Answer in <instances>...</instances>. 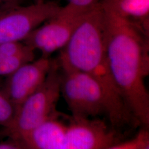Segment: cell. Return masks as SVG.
<instances>
[{
  "label": "cell",
  "mask_w": 149,
  "mask_h": 149,
  "mask_svg": "<svg viewBox=\"0 0 149 149\" xmlns=\"http://www.w3.org/2000/svg\"><path fill=\"white\" fill-rule=\"evenodd\" d=\"M52 63L50 57L42 56L23 65L8 76L2 92L16 109L43 84Z\"/></svg>",
  "instance_id": "cell-8"
},
{
  "label": "cell",
  "mask_w": 149,
  "mask_h": 149,
  "mask_svg": "<svg viewBox=\"0 0 149 149\" xmlns=\"http://www.w3.org/2000/svg\"><path fill=\"white\" fill-rule=\"evenodd\" d=\"M57 62L61 69L83 72L101 86L109 107L108 119L113 126L132 116L118 88L108 61L104 14L101 3L88 11L68 43L60 50Z\"/></svg>",
  "instance_id": "cell-2"
},
{
  "label": "cell",
  "mask_w": 149,
  "mask_h": 149,
  "mask_svg": "<svg viewBox=\"0 0 149 149\" xmlns=\"http://www.w3.org/2000/svg\"><path fill=\"white\" fill-rule=\"evenodd\" d=\"M45 0H36V2H43Z\"/></svg>",
  "instance_id": "cell-17"
},
{
  "label": "cell",
  "mask_w": 149,
  "mask_h": 149,
  "mask_svg": "<svg viewBox=\"0 0 149 149\" xmlns=\"http://www.w3.org/2000/svg\"><path fill=\"white\" fill-rule=\"evenodd\" d=\"M101 3L149 37V0H103Z\"/></svg>",
  "instance_id": "cell-10"
},
{
  "label": "cell",
  "mask_w": 149,
  "mask_h": 149,
  "mask_svg": "<svg viewBox=\"0 0 149 149\" xmlns=\"http://www.w3.org/2000/svg\"><path fill=\"white\" fill-rule=\"evenodd\" d=\"M61 70L53 63L43 84L16 109L13 120L5 129L9 138L18 141L49 118L59 113L56 105L61 96Z\"/></svg>",
  "instance_id": "cell-3"
},
{
  "label": "cell",
  "mask_w": 149,
  "mask_h": 149,
  "mask_svg": "<svg viewBox=\"0 0 149 149\" xmlns=\"http://www.w3.org/2000/svg\"><path fill=\"white\" fill-rule=\"evenodd\" d=\"M35 59V50L23 42L0 44V76H9Z\"/></svg>",
  "instance_id": "cell-11"
},
{
  "label": "cell",
  "mask_w": 149,
  "mask_h": 149,
  "mask_svg": "<svg viewBox=\"0 0 149 149\" xmlns=\"http://www.w3.org/2000/svg\"><path fill=\"white\" fill-rule=\"evenodd\" d=\"M89 10H82L67 4L54 16L32 32L23 41L42 56L50 57L68 43Z\"/></svg>",
  "instance_id": "cell-5"
},
{
  "label": "cell",
  "mask_w": 149,
  "mask_h": 149,
  "mask_svg": "<svg viewBox=\"0 0 149 149\" xmlns=\"http://www.w3.org/2000/svg\"><path fill=\"white\" fill-rule=\"evenodd\" d=\"M16 107L2 91L0 92V125L5 129L12 122L16 113Z\"/></svg>",
  "instance_id": "cell-12"
},
{
  "label": "cell",
  "mask_w": 149,
  "mask_h": 149,
  "mask_svg": "<svg viewBox=\"0 0 149 149\" xmlns=\"http://www.w3.org/2000/svg\"><path fill=\"white\" fill-rule=\"evenodd\" d=\"M0 149H24L19 143L10 139L9 141L0 143Z\"/></svg>",
  "instance_id": "cell-15"
},
{
  "label": "cell",
  "mask_w": 149,
  "mask_h": 149,
  "mask_svg": "<svg viewBox=\"0 0 149 149\" xmlns=\"http://www.w3.org/2000/svg\"><path fill=\"white\" fill-rule=\"evenodd\" d=\"M17 0H2L3 2H13Z\"/></svg>",
  "instance_id": "cell-16"
},
{
  "label": "cell",
  "mask_w": 149,
  "mask_h": 149,
  "mask_svg": "<svg viewBox=\"0 0 149 149\" xmlns=\"http://www.w3.org/2000/svg\"><path fill=\"white\" fill-rule=\"evenodd\" d=\"M60 69L61 95L71 111V117L91 118L105 114L108 118V102L104 91L96 80L81 71Z\"/></svg>",
  "instance_id": "cell-4"
},
{
  "label": "cell",
  "mask_w": 149,
  "mask_h": 149,
  "mask_svg": "<svg viewBox=\"0 0 149 149\" xmlns=\"http://www.w3.org/2000/svg\"><path fill=\"white\" fill-rule=\"evenodd\" d=\"M58 113L16 141L24 149H64L67 123Z\"/></svg>",
  "instance_id": "cell-9"
},
{
  "label": "cell",
  "mask_w": 149,
  "mask_h": 149,
  "mask_svg": "<svg viewBox=\"0 0 149 149\" xmlns=\"http://www.w3.org/2000/svg\"><path fill=\"white\" fill-rule=\"evenodd\" d=\"M103 7L107 55L114 82L132 115L149 124V37L106 6Z\"/></svg>",
  "instance_id": "cell-1"
},
{
  "label": "cell",
  "mask_w": 149,
  "mask_h": 149,
  "mask_svg": "<svg viewBox=\"0 0 149 149\" xmlns=\"http://www.w3.org/2000/svg\"><path fill=\"white\" fill-rule=\"evenodd\" d=\"M64 149H107L114 144L116 135L101 120L71 117Z\"/></svg>",
  "instance_id": "cell-7"
},
{
  "label": "cell",
  "mask_w": 149,
  "mask_h": 149,
  "mask_svg": "<svg viewBox=\"0 0 149 149\" xmlns=\"http://www.w3.org/2000/svg\"><path fill=\"white\" fill-rule=\"evenodd\" d=\"M148 143L149 133L146 130H142L133 138L120 144H113L107 149H143Z\"/></svg>",
  "instance_id": "cell-13"
},
{
  "label": "cell",
  "mask_w": 149,
  "mask_h": 149,
  "mask_svg": "<svg viewBox=\"0 0 149 149\" xmlns=\"http://www.w3.org/2000/svg\"><path fill=\"white\" fill-rule=\"evenodd\" d=\"M2 2H3L2 0H0V3H2Z\"/></svg>",
  "instance_id": "cell-18"
},
{
  "label": "cell",
  "mask_w": 149,
  "mask_h": 149,
  "mask_svg": "<svg viewBox=\"0 0 149 149\" xmlns=\"http://www.w3.org/2000/svg\"><path fill=\"white\" fill-rule=\"evenodd\" d=\"M68 4L82 10H89L101 3V0H67Z\"/></svg>",
  "instance_id": "cell-14"
},
{
  "label": "cell",
  "mask_w": 149,
  "mask_h": 149,
  "mask_svg": "<svg viewBox=\"0 0 149 149\" xmlns=\"http://www.w3.org/2000/svg\"><path fill=\"white\" fill-rule=\"evenodd\" d=\"M61 6L54 2H36L0 15V44L23 42L36 28L54 16Z\"/></svg>",
  "instance_id": "cell-6"
}]
</instances>
